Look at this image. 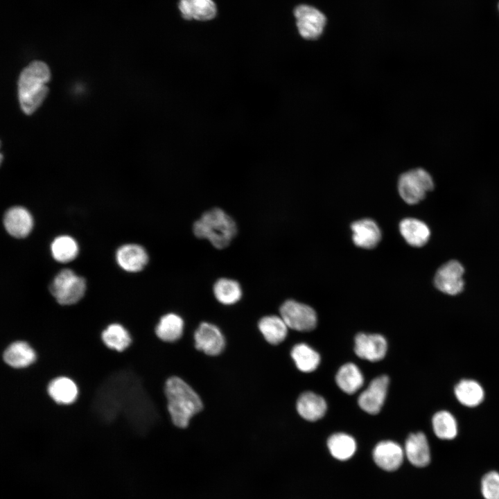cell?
<instances>
[{
    "instance_id": "obj_17",
    "label": "cell",
    "mask_w": 499,
    "mask_h": 499,
    "mask_svg": "<svg viewBox=\"0 0 499 499\" xmlns=\"http://www.w3.org/2000/svg\"><path fill=\"white\" fill-rule=\"evenodd\" d=\"M299 414L309 421H315L324 417L327 405L323 397L312 392L302 393L296 405Z\"/></svg>"
},
{
    "instance_id": "obj_3",
    "label": "cell",
    "mask_w": 499,
    "mask_h": 499,
    "mask_svg": "<svg viewBox=\"0 0 499 499\" xmlns=\"http://www.w3.org/2000/svg\"><path fill=\"white\" fill-rule=\"evenodd\" d=\"M195 236L206 239L217 249L227 247L237 233L234 220L220 208L205 211L193 227Z\"/></svg>"
},
{
    "instance_id": "obj_20",
    "label": "cell",
    "mask_w": 499,
    "mask_h": 499,
    "mask_svg": "<svg viewBox=\"0 0 499 499\" xmlns=\"http://www.w3.org/2000/svg\"><path fill=\"white\" fill-rule=\"evenodd\" d=\"M184 331L183 318L174 313L164 315L155 327L157 337L164 342H177L182 337Z\"/></svg>"
},
{
    "instance_id": "obj_12",
    "label": "cell",
    "mask_w": 499,
    "mask_h": 499,
    "mask_svg": "<svg viewBox=\"0 0 499 499\" xmlns=\"http://www.w3.org/2000/svg\"><path fill=\"white\" fill-rule=\"evenodd\" d=\"M403 457L404 452L401 446L392 441H380L373 450L375 463L387 471L398 469L403 461Z\"/></svg>"
},
{
    "instance_id": "obj_22",
    "label": "cell",
    "mask_w": 499,
    "mask_h": 499,
    "mask_svg": "<svg viewBox=\"0 0 499 499\" xmlns=\"http://www.w3.org/2000/svg\"><path fill=\"white\" fill-rule=\"evenodd\" d=\"M3 360L14 368L31 365L36 358L34 350L25 342L17 341L10 344L3 353Z\"/></svg>"
},
{
    "instance_id": "obj_1",
    "label": "cell",
    "mask_w": 499,
    "mask_h": 499,
    "mask_svg": "<svg viewBox=\"0 0 499 499\" xmlns=\"http://www.w3.org/2000/svg\"><path fill=\"white\" fill-rule=\"evenodd\" d=\"M164 393L170 419L177 428H187L191 419L203 409L204 404L199 394L180 376L167 378Z\"/></svg>"
},
{
    "instance_id": "obj_16",
    "label": "cell",
    "mask_w": 499,
    "mask_h": 499,
    "mask_svg": "<svg viewBox=\"0 0 499 499\" xmlns=\"http://www.w3.org/2000/svg\"><path fill=\"white\" fill-rule=\"evenodd\" d=\"M405 453L412 465L426 466L430 462V451L426 435L421 432L410 435L405 441Z\"/></svg>"
},
{
    "instance_id": "obj_23",
    "label": "cell",
    "mask_w": 499,
    "mask_h": 499,
    "mask_svg": "<svg viewBox=\"0 0 499 499\" xmlns=\"http://www.w3.org/2000/svg\"><path fill=\"white\" fill-rule=\"evenodd\" d=\"M48 393L55 402L67 405L72 403L76 399L78 387L71 379L58 377L49 384Z\"/></svg>"
},
{
    "instance_id": "obj_31",
    "label": "cell",
    "mask_w": 499,
    "mask_h": 499,
    "mask_svg": "<svg viewBox=\"0 0 499 499\" xmlns=\"http://www.w3.org/2000/svg\"><path fill=\"white\" fill-rule=\"evenodd\" d=\"M104 344L111 349L117 351L125 350L131 343L128 331L119 324H112L102 333Z\"/></svg>"
},
{
    "instance_id": "obj_24",
    "label": "cell",
    "mask_w": 499,
    "mask_h": 499,
    "mask_svg": "<svg viewBox=\"0 0 499 499\" xmlns=\"http://www.w3.org/2000/svg\"><path fill=\"white\" fill-rule=\"evenodd\" d=\"M335 381L344 392L353 394L362 386L364 378L360 370L355 364L347 363L339 369Z\"/></svg>"
},
{
    "instance_id": "obj_33",
    "label": "cell",
    "mask_w": 499,
    "mask_h": 499,
    "mask_svg": "<svg viewBox=\"0 0 499 499\" xmlns=\"http://www.w3.org/2000/svg\"><path fill=\"white\" fill-rule=\"evenodd\" d=\"M498 8H499V5H498Z\"/></svg>"
},
{
    "instance_id": "obj_15",
    "label": "cell",
    "mask_w": 499,
    "mask_h": 499,
    "mask_svg": "<svg viewBox=\"0 0 499 499\" xmlns=\"http://www.w3.org/2000/svg\"><path fill=\"white\" fill-rule=\"evenodd\" d=\"M354 244L365 249H373L381 239V231L371 219L365 218L353 222L351 225Z\"/></svg>"
},
{
    "instance_id": "obj_21",
    "label": "cell",
    "mask_w": 499,
    "mask_h": 499,
    "mask_svg": "<svg viewBox=\"0 0 499 499\" xmlns=\"http://www.w3.org/2000/svg\"><path fill=\"white\" fill-rule=\"evenodd\" d=\"M400 232L411 246L421 247L428 242L430 231L426 223L412 218L402 220L399 224Z\"/></svg>"
},
{
    "instance_id": "obj_26",
    "label": "cell",
    "mask_w": 499,
    "mask_h": 499,
    "mask_svg": "<svg viewBox=\"0 0 499 499\" xmlns=\"http://www.w3.org/2000/svg\"><path fill=\"white\" fill-rule=\"evenodd\" d=\"M214 297L223 305H233L241 298L243 292L240 283L234 279L220 278L213 287Z\"/></svg>"
},
{
    "instance_id": "obj_5",
    "label": "cell",
    "mask_w": 499,
    "mask_h": 499,
    "mask_svg": "<svg viewBox=\"0 0 499 499\" xmlns=\"http://www.w3.org/2000/svg\"><path fill=\"white\" fill-rule=\"evenodd\" d=\"M85 290V279L69 269L61 270L50 285L52 295L62 305L78 302L83 297Z\"/></svg>"
},
{
    "instance_id": "obj_4",
    "label": "cell",
    "mask_w": 499,
    "mask_h": 499,
    "mask_svg": "<svg viewBox=\"0 0 499 499\" xmlns=\"http://www.w3.org/2000/svg\"><path fill=\"white\" fill-rule=\"evenodd\" d=\"M433 189L434 181L431 175L422 168L409 170L399 178V193L408 204L419 203Z\"/></svg>"
},
{
    "instance_id": "obj_6",
    "label": "cell",
    "mask_w": 499,
    "mask_h": 499,
    "mask_svg": "<svg viewBox=\"0 0 499 499\" xmlns=\"http://www.w3.org/2000/svg\"><path fill=\"white\" fill-rule=\"evenodd\" d=\"M280 316L288 327L298 331H310L317 325V315L310 306L289 299L279 308Z\"/></svg>"
},
{
    "instance_id": "obj_13",
    "label": "cell",
    "mask_w": 499,
    "mask_h": 499,
    "mask_svg": "<svg viewBox=\"0 0 499 499\" xmlns=\"http://www.w3.org/2000/svg\"><path fill=\"white\" fill-rule=\"evenodd\" d=\"M5 229L15 238H24L33 229V218L30 213L22 207L9 209L3 218Z\"/></svg>"
},
{
    "instance_id": "obj_2",
    "label": "cell",
    "mask_w": 499,
    "mask_h": 499,
    "mask_svg": "<svg viewBox=\"0 0 499 499\" xmlns=\"http://www.w3.org/2000/svg\"><path fill=\"white\" fill-rule=\"evenodd\" d=\"M50 78L49 68L42 61H34L23 69L18 80V97L24 113L31 114L42 103Z\"/></svg>"
},
{
    "instance_id": "obj_28",
    "label": "cell",
    "mask_w": 499,
    "mask_h": 499,
    "mask_svg": "<svg viewBox=\"0 0 499 499\" xmlns=\"http://www.w3.org/2000/svg\"><path fill=\"white\" fill-rule=\"evenodd\" d=\"M290 356L298 369L303 372L313 371L320 362L319 354L304 343L295 345Z\"/></svg>"
},
{
    "instance_id": "obj_27",
    "label": "cell",
    "mask_w": 499,
    "mask_h": 499,
    "mask_svg": "<svg viewBox=\"0 0 499 499\" xmlns=\"http://www.w3.org/2000/svg\"><path fill=\"white\" fill-rule=\"evenodd\" d=\"M327 446L331 455L339 460H347L355 453V439L345 433H335L328 439Z\"/></svg>"
},
{
    "instance_id": "obj_25",
    "label": "cell",
    "mask_w": 499,
    "mask_h": 499,
    "mask_svg": "<svg viewBox=\"0 0 499 499\" xmlns=\"http://www.w3.org/2000/svg\"><path fill=\"white\" fill-rule=\"evenodd\" d=\"M455 394L461 404L473 408L482 402L484 392L482 387L477 381L464 379L455 386Z\"/></svg>"
},
{
    "instance_id": "obj_11",
    "label": "cell",
    "mask_w": 499,
    "mask_h": 499,
    "mask_svg": "<svg viewBox=\"0 0 499 499\" xmlns=\"http://www.w3.org/2000/svg\"><path fill=\"white\" fill-rule=\"evenodd\" d=\"M387 343L380 334L358 333L355 338L354 351L362 359L371 362L382 360L387 352Z\"/></svg>"
},
{
    "instance_id": "obj_10",
    "label": "cell",
    "mask_w": 499,
    "mask_h": 499,
    "mask_svg": "<svg viewBox=\"0 0 499 499\" xmlns=\"http://www.w3.org/2000/svg\"><path fill=\"white\" fill-rule=\"evenodd\" d=\"M389 385V377L383 375L374 378L358 399L360 408L370 414H378L384 403Z\"/></svg>"
},
{
    "instance_id": "obj_30",
    "label": "cell",
    "mask_w": 499,
    "mask_h": 499,
    "mask_svg": "<svg viewBox=\"0 0 499 499\" xmlns=\"http://www.w3.org/2000/svg\"><path fill=\"white\" fill-rule=\"evenodd\" d=\"M432 423L434 432L439 439L450 440L457 435L456 419L446 410H441L435 414Z\"/></svg>"
},
{
    "instance_id": "obj_29",
    "label": "cell",
    "mask_w": 499,
    "mask_h": 499,
    "mask_svg": "<svg viewBox=\"0 0 499 499\" xmlns=\"http://www.w3.org/2000/svg\"><path fill=\"white\" fill-rule=\"evenodd\" d=\"M78 250L77 242L67 235L56 237L51 245L53 257L60 263H67L73 260L77 256Z\"/></svg>"
},
{
    "instance_id": "obj_7",
    "label": "cell",
    "mask_w": 499,
    "mask_h": 499,
    "mask_svg": "<svg viewBox=\"0 0 499 499\" xmlns=\"http://www.w3.org/2000/svg\"><path fill=\"white\" fill-rule=\"evenodd\" d=\"M293 13L301 37L315 40L322 35L326 24V17L320 10L312 6L301 4L295 7Z\"/></svg>"
},
{
    "instance_id": "obj_14",
    "label": "cell",
    "mask_w": 499,
    "mask_h": 499,
    "mask_svg": "<svg viewBox=\"0 0 499 499\" xmlns=\"http://www.w3.org/2000/svg\"><path fill=\"white\" fill-rule=\"evenodd\" d=\"M116 258L119 265L130 272L142 270L148 262L146 250L137 244L122 245L118 249Z\"/></svg>"
},
{
    "instance_id": "obj_19",
    "label": "cell",
    "mask_w": 499,
    "mask_h": 499,
    "mask_svg": "<svg viewBox=\"0 0 499 499\" xmlns=\"http://www.w3.org/2000/svg\"><path fill=\"white\" fill-rule=\"evenodd\" d=\"M257 327L264 340L270 344H280L288 335V327L281 316H264L258 322Z\"/></svg>"
},
{
    "instance_id": "obj_18",
    "label": "cell",
    "mask_w": 499,
    "mask_h": 499,
    "mask_svg": "<svg viewBox=\"0 0 499 499\" xmlns=\"http://www.w3.org/2000/svg\"><path fill=\"white\" fill-rule=\"evenodd\" d=\"M178 7L182 17L187 20L208 21L217 12L213 0H180Z\"/></svg>"
},
{
    "instance_id": "obj_32",
    "label": "cell",
    "mask_w": 499,
    "mask_h": 499,
    "mask_svg": "<svg viewBox=\"0 0 499 499\" xmlns=\"http://www.w3.org/2000/svg\"><path fill=\"white\" fill-rule=\"evenodd\" d=\"M481 491L484 499H499V473L490 471L481 482Z\"/></svg>"
},
{
    "instance_id": "obj_8",
    "label": "cell",
    "mask_w": 499,
    "mask_h": 499,
    "mask_svg": "<svg viewBox=\"0 0 499 499\" xmlns=\"http://www.w3.org/2000/svg\"><path fill=\"white\" fill-rule=\"evenodd\" d=\"M193 340L195 349L209 356L220 355L226 346L225 337L220 329L208 322L199 324L194 331Z\"/></svg>"
},
{
    "instance_id": "obj_9",
    "label": "cell",
    "mask_w": 499,
    "mask_h": 499,
    "mask_svg": "<svg viewBox=\"0 0 499 499\" xmlns=\"http://www.w3.org/2000/svg\"><path fill=\"white\" fill-rule=\"evenodd\" d=\"M464 268L459 262L449 261L437 270L434 278L435 286L445 294L457 295L464 289Z\"/></svg>"
}]
</instances>
